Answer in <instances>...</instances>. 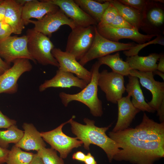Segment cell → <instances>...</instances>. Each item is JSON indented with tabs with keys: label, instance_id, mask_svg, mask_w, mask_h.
Listing matches in <instances>:
<instances>
[{
	"label": "cell",
	"instance_id": "cell-24",
	"mask_svg": "<svg viewBox=\"0 0 164 164\" xmlns=\"http://www.w3.org/2000/svg\"><path fill=\"white\" fill-rule=\"evenodd\" d=\"M74 2L86 13L98 23L100 22L105 11L110 5L108 0L104 3L92 0H74Z\"/></svg>",
	"mask_w": 164,
	"mask_h": 164
},
{
	"label": "cell",
	"instance_id": "cell-4",
	"mask_svg": "<svg viewBox=\"0 0 164 164\" xmlns=\"http://www.w3.org/2000/svg\"><path fill=\"white\" fill-rule=\"evenodd\" d=\"M26 35L28 51L36 62L59 67V63L51 52L54 45L48 37L33 28L28 29Z\"/></svg>",
	"mask_w": 164,
	"mask_h": 164
},
{
	"label": "cell",
	"instance_id": "cell-26",
	"mask_svg": "<svg viewBox=\"0 0 164 164\" xmlns=\"http://www.w3.org/2000/svg\"><path fill=\"white\" fill-rule=\"evenodd\" d=\"M24 133L16 125L10 126L5 130H0V147L7 149L9 144H16L22 138Z\"/></svg>",
	"mask_w": 164,
	"mask_h": 164
},
{
	"label": "cell",
	"instance_id": "cell-40",
	"mask_svg": "<svg viewBox=\"0 0 164 164\" xmlns=\"http://www.w3.org/2000/svg\"><path fill=\"white\" fill-rule=\"evenodd\" d=\"M159 62L157 65L156 70L164 73V55H160L159 59Z\"/></svg>",
	"mask_w": 164,
	"mask_h": 164
},
{
	"label": "cell",
	"instance_id": "cell-44",
	"mask_svg": "<svg viewBox=\"0 0 164 164\" xmlns=\"http://www.w3.org/2000/svg\"><path fill=\"white\" fill-rule=\"evenodd\" d=\"M15 1L19 4L23 6L26 3L29 2L30 0H15Z\"/></svg>",
	"mask_w": 164,
	"mask_h": 164
},
{
	"label": "cell",
	"instance_id": "cell-20",
	"mask_svg": "<svg viewBox=\"0 0 164 164\" xmlns=\"http://www.w3.org/2000/svg\"><path fill=\"white\" fill-rule=\"evenodd\" d=\"M23 6L15 0H7V6L4 21L11 27L13 33L21 34L25 28L22 18Z\"/></svg>",
	"mask_w": 164,
	"mask_h": 164
},
{
	"label": "cell",
	"instance_id": "cell-38",
	"mask_svg": "<svg viewBox=\"0 0 164 164\" xmlns=\"http://www.w3.org/2000/svg\"><path fill=\"white\" fill-rule=\"evenodd\" d=\"M86 156V155L83 152L79 151L73 154L72 159L74 160L84 162Z\"/></svg>",
	"mask_w": 164,
	"mask_h": 164
},
{
	"label": "cell",
	"instance_id": "cell-27",
	"mask_svg": "<svg viewBox=\"0 0 164 164\" xmlns=\"http://www.w3.org/2000/svg\"><path fill=\"white\" fill-rule=\"evenodd\" d=\"M34 154L22 151L15 145L8 155L6 164H29Z\"/></svg>",
	"mask_w": 164,
	"mask_h": 164
},
{
	"label": "cell",
	"instance_id": "cell-39",
	"mask_svg": "<svg viewBox=\"0 0 164 164\" xmlns=\"http://www.w3.org/2000/svg\"><path fill=\"white\" fill-rule=\"evenodd\" d=\"M10 67V64L3 60L0 56V76Z\"/></svg>",
	"mask_w": 164,
	"mask_h": 164
},
{
	"label": "cell",
	"instance_id": "cell-43",
	"mask_svg": "<svg viewBox=\"0 0 164 164\" xmlns=\"http://www.w3.org/2000/svg\"><path fill=\"white\" fill-rule=\"evenodd\" d=\"M154 74H156L158 75L163 80H164V73H162L161 71H160L157 70H156L154 71L153 72Z\"/></svg>",
	"mask_w": 164,
	"mask_h": 164
},
{
	"label": "cell",
	"instance_id": "cell-14",
	"mask_svg": "<svg viewBox=\"0 0 164 164\" xmlns=\"http://www.w3.org/2000/svg\"><path fill=\"white\" fill-rule=\"evenodd\" d=\"M57 6L71 19L76 26L87 27L97 26V23L86 13L73 0H46Z\"/></svg>",
	"mask_w": 164,
	"mask_h": 164
},
{
	"label": "cell",
	"instance_id": "cell-42",
	"mask_svg": "<svg viewBox=\"0 0 164 164\" xmlns=\"http://www.w3.org/2000/svg\"><path fill=\"white\" fill-rule=\"evenodd\" d=\"M29 164H44L40 158L37 153L34 154Z\"/></svg>",
	"mask_w": 164,
	"mask_h": 164
},
{
	"label": "cell",
	"instance_id": "cell-19",
	"mask_svg": "<svg viewBox=\"0 0 164 164\" xmlns=\"http://www.w3.org/2000/svg\"><path fill=\"white\" fill-rule=\"evenodd\" d=\"M24 130L23 135L20 141L15 145L23 149L28 151H38L45 147L46 144L39 132L32 123H24L22 126Z\"/></svg>",
	"mask_w": 164,
	"mask_h": 164
},
{
	"label": "cell",
	"instance_id": "cell-11",
	"mask_svg": "<svg viewBox=\"0 0 164 164\" xmlns=\"http://www.w3.org/2000/svg\"><path fill=\"white\" fill-rule=\"evenodd\" d=\"M29 22L34 24L33 29L35 31L49 37L63 25L68 26L71 29L76 26L72 20L60 9L47 14L40 19L30 20Z\"/></svg>",
	"mask_w": 164,
	"mask_h": 164
},
{
	"label": "cell",
	"instance_id": "cell-8",
	"mask_svg": "<svg viewBox=\"0 0 164 164\" xmlns=\"http://www.w3.org/2000/svg\"><path fill=\"white\" fill-rule=\"evenodd\" d=\"M0 56L9 64L20 59H27L36 63L28 51L26 35L21 36H11L0 41Z\"/></svg>",
	"mask_w": 164,
	"mask_h": 164
},
{
	"label": "cell",
	"instance_id": "cell-2",
	"mask_svg": "<svg viewBox=\"0 0 164 164\" xmlns=\"http://www.w3.org/2000/svg\"><path fill=\"white\" fill-rule=\"evenodd\" d=\"M75 117L73 116L69 123L72 133L82 142L84 148L89 150L91 144L98 146L104 151L109 162H111L120 150L118 144L106 134L111 125L107 127H99L95 125L94 120L84 118V121L86 124L84 125L74 121L73 119Z\"/></svg>",
	"mask_w": 164,
	"mask_h": 164
},
{
	"label": "cell",
	"instance_id": "cell-31",
	"mask_svg": "<svg viewBox=\"0 0 164 164\" xmlns=\"http://www.w3.org/2000/svg\"><path fill=\"white\" fill-rule=\"evenodd\" d=\"M152 44H159L164 46V39L163 37L161 36H157V37L153 40H150L147 43L137 45L136 46L128 50L124 51L123 53L127 57L137 55L139 51L144 47L149 45Z\"/></svg>",
	"mask_w": 164,
	"mask_h": 164
},
{
	"label": "cell",
	"instance_id": "cell-45",
	"mask_svg": "<svg viewBox=\"0 0 164 164\" xmlns=\"http://www.w3.org/2000/svg\"><path fill=\"white\" fill-rule=\"evenodd\" d=\"M2 0H0V3L1 2Z\"/></svg>",
	"mask_w": 164,
	"mask_h": 164
},
{
	"label": "cell",
	"instance_id": "cell-37",
	"mask_svg": "<svg viewBox=\"0 0 164 164\" xmlns=\"http://www.w3.org/2000/svg\"><path fill=\"white\" fill-rule=\"evenodd\" d=\"M7 6V0H2L0 3V22L4 21Z\"/></svg>",
	"mask_w": 164,
	"mask_h": 164
},
{
	"label": "cell",
	"instance_id": "cell-15",
	"mask_svg": "<svg viewBox=\"0 0 164 164\" xmlns=\"http://www.w3.org/2000/svg\"><path fill=\"white\" fill-rule=\"evenodd\" d=\"M99 33L104 38L111 41L118 42L123 39H131L139 44L149 41L155 34L144 35L140 33L138 29L135 28H115L109 26L99 27L96 26Z\"/></svg>",
	"mask_w": 164,
	"mask_h": 164
},
{
	"label": "cell",
	"instance_id": "cell-32",
	"mask_svg": "<svg viewBox=\"0 0 164 164\" xmlns=\"http://www.w3.org/2000/svg\"><path fill=\"white\" fill-rule=\"evenodd\" d=\"M118 1L139 11L143 15L145 20L146 10L150 1L144 0H119Z\"/></svg>",
	"mask_w": 164,
	"mask_h": 164
},
{
	"label": "cell",
	"instance_id": "cell-36",
	"mask_svg": "<svg viewBox=\"0 0 164 164\" xmlns=\"http://www.w3.org/2000/svg\"><path fill=\"white\" fill-rule=\"evenodd\" d=\"M10 150L0 147V164L5 163Z\"/></svg>",
	"mask_w": 164,
	"mask_h": 164
},
{
	"label": "cell",
	"instance_id": "cell-7",
	"mask_svg": "<svg viewBox=\"0 0 164 164\" xmlns=\"http://www.w3.org/2000/svg\"><path fill=\"white\" fill-rule=\"evenodd\" d=\"M70 120L53 130L40 132L43 140L49 144L51 148L58 151L62 159L66 158L74 148L83 144L77 138L69 136L63 132V127Z\"/></svg>",
	"mask_w": 164,
	"mask_h": 164
},
{
	"label": "cell",
	"instance_id": "cell-30",
	"mask_svg": "<svg viewBox=\"0 0 164 164\" xmlns=\"http://www.w3.org/2000/svg\"><path fill=\"white\" fill-rule=\"evenodd\" d=\"M118 14L116 8L110 4L103 13L100 22L96 26L97 27H101L109 25Z\"/></svg>",
	"mask_w": 164,
	"mask_h": 164
},
{
	"label": "cell",
	"instance_id": "cell-9",
	"mask_svg": "<svg viewBox=\"0 0 164 164\" xmlns=\"http://www.w3.org/2000/svg\"><path fill=\"white\" fill-rule=\"evenodd\" d=\"M124 76L104 70L99 73L98 85L105 94L107 100L114 104L121 98L125 91Z\"/></svg>",
	"mask_w": 164,
	"mask_h": 164
},
{
	"label": "cell",
	"instance_id": "cell-13",
	"mask_svg": "<svg viewBox=\"0 0 164 164\" xmlns=\"http://www.w3.org/2000/svg\"><path fill=\"white\" fill-rule=\"evenodd\" d=\"M51 52L59 63L58 69L74 74L77 77L84 80L87 84L89 83L91 78V72L77 62L73 55L56 48H54Z\"/></svg>",
	"mask_w": 164,
	"mask_h": 164
},
{
	"label": "cell",
	"instance_id": "cell-25",
	"mask_svg": "<svg viewBox=\"0 0 164 164\" xmlns=\"http://www.w3.org/2000/svg\"><path fill=\"white\" fill-rule=\"evenodd\" d=\"M98 60L101 65L104 64L108 66L114 73L123 76L129 75L131 69L128 63L120 58L119 52L113 55L109 54L99 58Z\"/></svg>",
	"mask_w": 164,
	"mask_h": 164
},
{
	"label": "cell",
	"instance_id": "cell-29",
	"mask_svg": "<svg viewBox=\"0 0 164 164\" xmlns=\"http://www.w3.org/2000/svg\"><path fill=\"white\" fill-rule=\"evenodd\" d=\"M146 19L151 24L155 26H162L164 21V11L160 7L157 6L149 9L147 8L145 20Z\"/></svg>",
	"mask_w": 164,
	"mask_h": 164
},
{
	"label": "cell",
	"instance_id": "cell-10",
	"mask_svg": "<svg viewBox=\"0 0 164 164\" xmlns=\"http://www.w3.org/2000/svg\"><path fill=\"white\" fill-rule=\"evenodd\" d=\"M13 66L0 76V94H14L18 91V81L24 73L31 71L32 65L29 60L18 59Z\"/></svg>",
	"mask_w": 164,
	"mask_h": 164
},
{
	"label": "cell",
	"instance_id": "cell-3",
	"mask_svg": "<svg viewBox=\"0 0 164 164\" xmlns=\"http://www.w3.org/2000/svg\"><path fill=\"white\" fill-rule=\"evenodd\" d=\"M101 66L98 61L93 65L90 71L91 73V80L81 91L75 94H69L64 92L59 94V97L65 106H67L72 101H78L87 106L93 116H102L103 114L102 102L97 95L98 79Z\"/></svg>",
	"mask_w": 164,
	"mask_h": 164
},
{
	"label": "cell",
	"instance_id": "cell-1",
	"mask_svg": "<svg viewBox=\"0 0 164 164\" xmlns=\"http://www.w3.org/2000/svg\"><path fill=\"white\" fill-rule=\"evenodd\" d=\"M108 135L119 145L120 150L113 158L116 161L153 164L164 156V122H156L145 113L135 128L110 132Z\"/></svg>",
	"mask_w": 164,
	"mask_h": 164
},
{
	"label": "cell",
	"instance_id": "cell-5",
	"mask_svg": "<svg viewBox=\"0 0 164 164\" xmlns=\"http://www.w3.org/2000/svg\"><path fill=\"white\" fill-rule=\"evenodd\" d=\"M137 44L133 43H128L115 42L109 40L101 35L95 27V36L92 44L79 63L84 66L89 62L109 55L114 52L128 50Z\"/></svg>",
	"mask_w": 164,
	"mask_h": 164
},
{
	"label": "cell",
	"instance_id": "cell-17",
	"mask_svg": "<svg viewBox=\"0 0 164 164\" xmlns=\"http://www.w3.org/2000/svg\"><path fill=\"white\" fill-rule=\"evenodd\" d=\"M59 9L57 6L46 0H30L22 8V18L24 24L25 26L28 25L30 19H40L47 14L55 12Z\"/></svg>",
	"mask_w": 164,
	"mask_h": 164
},
{
	"label": "cell",
	"instance_id": "cell-18",
	"mask_svg": "<svg viewBox=\"0 0 164 164\" xmlns=\"http://www.w3.org/2000/svg\"><path fill=\"white\" fill-rule=\"evenodd\" d=\"M130 98L128 95L117 101L118 120L112 132H120L129 128L136 115L141 111L133 106Z\"/></svg>",
	"mask_w": 164,
	"mask_h": 164
},
{
	"label": "cell",
	"instance_id": "cell-34",
	"mask_svg": "<svg viewBox=\"0 0 164 164\" xmlns=\"http://www.w3.org/2000/svg\"><path fill=\"white\" fill-rule=\"evenodd\" d=\"M12 33L11 27L8 24L4 21L0 22V41L10 36Z\"/></svg>",
	"mask_w": 164,
	"mask_h": 164
},
{
	"label": "cell",
	"instance_id": "cell-33",
	"mask_svg": "<svg viewBox=\"0 0 164 164\" xmlns=\"http://www.w3.org/2000/svg\"><path fill=\"white\" fill-rule=\"evenodd\" d=\"M109 26L117 28L133 29L135 28L119 14L116 16L113 22Z\"/></svg>",
	"mask_w": 164,
	"mask_h": 164
},
{
	"label": "cell",
	"instance_id": "cell-28",
	"mask_svg": "<svg viewBox=\"0 0 164 164\" xmlns=\"http://www.w3.org/2000/svg\"><path fill=\"white\" fill-rule=\"evenodd\" d=\"M44 164H65L61 158L57 155L56 151L51 148L40 149L36 153Z\"/></svg>",
	"mask_w": 164,
	"mask_h": 164
},
{
	"label": "cell",
	"instance_id": "cell-16",
	"mask_svg": "<svg viewBox=\"0 0 164 164\" xmlns=\"http://www.w3.org/2000/svg\"><path fill=\"white\" fill-rule=\"evenodd\" d=\"M83 80L75 76L73 74L58 69L55 76L52 78L45 80L39 87L40 92H43L50 87L70 88L76 87L83 89L87 85Z\"/></svg>",
	"mask_w": 164,
	"mask_h": 164
},
{
	"label": "cell",
	"instance_id": "cell-12",
	"mask_svg": "<svg viewBox=\"0 0 164 164\" xmlns=\"http://www.w3.org/2000/svg\"><path fill=\"white\" fill-rule=\"evenodd\" d=\"M152 72H146L131 69L129 75L137 77L141 85L149 90L152 95V100L147 103L157 111L164 101V82L155 80Z\"/></svg>",
	"mask_w": 164,
	"mask_h": 164
},
{
	"label": "cell",
	"instance_id": "cell-21",
	"mask_svg": "<svg viewBox=\"0 0 164 164\" xmlns=\"http://www.w3.org/2000/svg\"><path fill=\"white\" fill-rule=\"evenodd\" d=\"M128 83L125 87V91L128 95L132 97L131 101L133 106L141 111L154 113L155 111L145 100L138 79L130 75L128 76Z\"/></svg>",
	"mask_w": 164,
	"mask_h": 164
},
{
	"label": "cell",
	"instance_id": "cell-22",
	"mask_svg": "<svg viewBox=\"0 0 164 164\" xmlns=\"http://www.w3.org/2000/svg\"><path fill=\"white\" fill-rule=\"evenodd\" d=\"M160 54L152 53L146 56H140L138 54L127 57L125 61L131 69L146 72H153L156 70V63Z\"/></svg>",
	"mask_w": 164,
	"mask_h": 164
},
{
	"label": "cell",
	"instance_id": "cell-41",
	"mask_svg": "<svg viewBox=\"0 0 164 164\" xmlns=\"http://www.w3.org/2000/svg\"><path fill=\"white\" fill-rule=\"evenodd\" d=\"M85 164H97L94 156L90 152L88 153L84 161Z\"/></svg>",
	"mask_w": 164,
	"mask_h": 164
},
{
	"label": "cell",
	"instance_id": "cell-6",
	"mask_svg": "<svg viewBox=\"0 0 164 164\" xmlns=\"http://www.w3.org/2000/svg\"><path fill=\"white\" fill-rule=\"evenodd\" d=\"M95 26H76L72 29L68 37L65 51L73 55L77 60H81L92 44Z\"/></svg>",
	"mask_w": 164,
	"mask_h": 164
},
{
	"label": "cell",
	"instance_id": "cell-23",
	"mask_svg": "<svg viewBox=\"0 0 164 164\" xmlns=\"http://www.w3.org/2000/svg\"><path fill=\"white\" fill-rule=\"evenodd\" d=\"M108 1L116 8L118 14L135 28L138 29L144 25L143 15L139 11L121 3L118 0Z\"/></svg>",
	"mask_w": 164,
	"mask_h": 164
},
{
	"label": "cell",
	"instance_id": "cell-35",
	"mask_svg": "<svg viewBox=\"0 0 164 164\" xmlns=\"http://www.w3.org/2000/svg\"><path fill=\"white\" fill-rule=\"evenodd\" d=\"M16 122L15 120L4 114L0 110V128H8L12 125H16Z\"/></svg>",
	"mask_w": 164,
	"mask_h": 164
}]
</instances>
